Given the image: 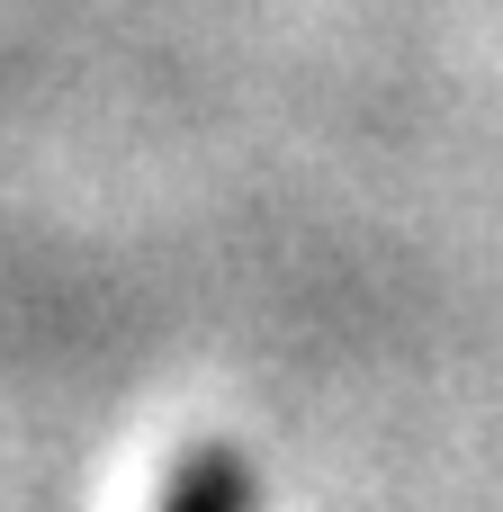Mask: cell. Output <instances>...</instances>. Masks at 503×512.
Instances as JSON below:
<instances>
[{
  "mask_svg": "<svg viewBox=\"0 0 503 512\" xmlns=\"http://www.w3.org/2000/svg\"><path fill=\"white\" fill-rule=\"evenodd\" d=\"M162 512H243V486H234V468H225V459H198Z\"/></svg>",
  "mask_w": 503,
  "mask_h": 512,
  "instance_id": "obj_1",
  "label": "cell"
}]
</instances>
